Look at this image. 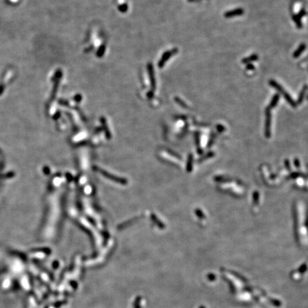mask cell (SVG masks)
<instances>
[{
    "instance_id": "cell-11",
    "label": "cell",
    "mask_w": 308,
    "mask_h": 308,
    "mask_svg": "<svg viewBox=\"0 0 308 308\" xmlns=\"http://www.w3.org/2000/svg\"><path fill=\"white\" fill-rule=\"evenodd\" d=\"M247 69H249V70H253L254 69V66L252 64H248V66H247Z\"/></svg>"
},
{
    "instance_id": "cell-9",
    "label": "cell",
    "mask_w": 308,
    "mask_h": 308,
    "mask_svg": "<svg viewBox=\"0 0 308 308\" xmlns=\"http://www.w3.org/2000/svg\"><path fill=\"white\" fill-rule=\"evenodd\" d=\"M293 19L295 20V22H296V24L298 26V27L300 28L301 27H302V24H301V22H300V18L297 17V16H294L293 17Z\"/></svg>"
},
{
    "instance_id": "cell-3",
    "label": "cell",
    "mask_w": 308,
    "mask_h": 308,
    "mask_svg": "<svg viewBox=\"0 0 308 308\" xmlns=\"http://www.w3.org/2000/svg\"><path fill=\"white\" fill-rule=\"evenodd\" d=\"M244 13V11L242 9H234V10L227 11L225 14V17L226 18H231L235 17V16H240L242 15Z\"/></svg>"
},
{
    "instance_id": "cell-4",
    "label": "cell",
    "mask_w": 308,
    "mask_h": 308,
    "mask_svg": "<svg viewBox=\"0 0 308 308\" xmlns=\"http://www.w3.org/2000/svg\"><path fill=\"white\" fill-rule=\"evenodd\" d=\"M148 69H149V73H150V81H151L152 87H153V88H154V89H155V76H154V73H153V67H152L151 65L150 64L148 66Z\"/></svg>"
},
{
    "instance_id": "cell-6",
    "label": "cell",
    "mask_w": 308,
    "mask_h": 308,
    "mask_svg": "<svg viewBox=\"0 0 308 308\" xmlns=\"http://www.w3.org/2000/svg\"><path fill=\"white\" fill-rule=\"evenodd\" d=\"M258 55L253 54V55L250 56V57H248V58L243 59L242 60V62L243 64H248V63H250V62L253 61L258 60Z\"/></svg>"
},
{
    "instance_id": "cell-7",
    "label": "cell",
    "mask_w": 308,
    "mask_h": 308,
    "mask_svg": "<svg viewBox=\"0 0 308 308\" xmlns=\"http://www.w3.org/2000/svg\"><path fill=\"white\" fill-rule=\"evenodd\" d=\"M278 100H279V95L275 94V96H273V99H272L271 103H270V107H273V106H276L277 104H278Z\"/></svg>"
},
{
    "instance_id": "cell-2",
    "label": "cell",
    "mask_w": 308,
    "mask_h": 308,
    "mask_svg": "<svg viewBox=\"0 0 308 308\" xmlns=\"http://www.w3.org/2000/svg\"><path fill=\"white\" fill-rule=\"evenodd\" d=\"M177 52H178V49H175L168 51V52H167L166 53H165L164 54H163V57H162V59L159 61V63H158V66L159 67L163 66V64L165 63V61H167L169 59L170 57H172V56L176 54Z\"/></svg>"
},
{
    "instance_id": "cell-8",
    "label": "cell",
    "mask_w": 308,
    "mask_h": 308,
    "mask_svg": "<svg viewBox=\"0 0 308 308\" xmlns=\"http://www.w3.org/2000/svg\"><path fill=\"white\" fill-rule=\"evenodd\" d=\"M307 86H304V88H303L302 91H301L300 94V96H299V99H298V104H300L301 101L303 100V97H304V93H305L306 90H307Z\"/></svg>"
},
{
    "instance_id": "cell-5",
    "label": "cell",
    "mask_w": 308,
    "mask_h": 308,
    "mask_svg": "<svg viewBox=\"0 0 308 308\" xmlns=\"http://www.w3.org/2000/svg\"><path fill=\"white\" fill-rule=\"evenodd\" d=\"M305 48H306L305 44H300V47H299V48H298L295 51V53H294V55H293V57H294L295 58H297V57H299V56L301 54H302V52H303V51L305 49Z\"/></svg>"
},
{
    "instance_id": "cell-10",
    "label": "cell",
    "mask_w": 308,
    "mask_h": 308,
    "mask_svg": "<svg viewBox=\"0 0 308 308\" xmlns=\"http://www.w3.org/2000/svg\"><path fill=\"white\" fill-rule=\"evenodd\" d=\"M119 9H120L121 11H123V12H124V11H126L127 5H126V4H124V5L121 6L120 7H119Z\"/></svg>"
},
{
    "instance_id": "cell-1",
    "label": "cell",
    "mask_w": 308,
    "mask_h": 308,
    "mask_svg": "<svg viewBox=\"0 0 308 308\" xmlns=\"http://www.w3.org/2000/svg\"><path fill=\"white\" fill-rule=\"evenodd\" d=\"M270 83L272 86H273V87L276 88V89L278 90V91H279L280 94L283 95V96L285 98L286 100L288 101V103H289L290 104H291L292 106H295L296 104H295V101L292 99L290 96V95L288 94L284 89H283V88L280 85L278 84V83H277L275 81H274V80H271V81H270Z\"/></svg>"
}]
</instances>
